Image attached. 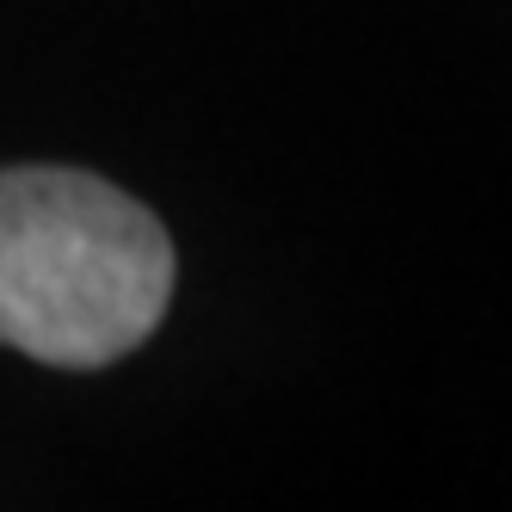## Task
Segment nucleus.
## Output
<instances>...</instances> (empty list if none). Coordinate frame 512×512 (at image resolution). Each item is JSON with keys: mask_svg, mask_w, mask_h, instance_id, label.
<instances>
[{"mask_svg": "<svg viewBox=\"0 0 512 512\" xmlns=\"http://www.w3.org/2000/svg\"><path fill=\"white\" fill-rule=\"evenodd\" d=\"M173 241L112 179L0 167V346L56 371H105L161 327Z\"/></svg>", "mask_w": 512, "mask_h": 512, "instance_id": "obj_1", "label": "nucleus"}]
</instances>
